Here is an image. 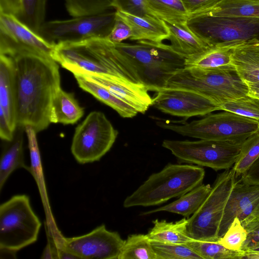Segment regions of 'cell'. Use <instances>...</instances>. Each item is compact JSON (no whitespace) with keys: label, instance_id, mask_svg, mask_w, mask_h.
<instances>
[{"label":"cell","instance_id":"cell-1","mask_svg":"<svg viewBox=\"0 0 259 259\" xmlns=\"http://www.w3.org/2000/svg\"><path fill=\"white\" fill-rule=\"evenodd\" d=\"M15 67L17 127H32L36 133L51 123L54 98L61 88L58 63L35 55L13 58Z\"/></svg>","mask_w":259,"mask_h":259},{"label":"cell","instance_id":"cell-2","mask_svg":"<svg viewBox=\"0 0 259 259\" xmlns=\"http://www.w3.org/2000/svg\"><path fill=\"white\" fill-rule=\"evenodd\" d=\"M53 59L73 74L105 75L145 85L130 61L106 38L57 44Z\"/></svg>","mask_w":259,"mask_h":259},{"label":"cell","instance_id":"cell-3","mask_svg":"<svg viewBox=\"0 0 259 259\" xmlns=\"http://www.w3.org/2000/svg\"><path fill=\"white\" fill-rule=\"evenodd\" d=\"M163 88L197 93L220 109L225 103L248 94L247 84L231 64L209 68H180L170 76Z\"/></svg>","mask_w":259,"mask_h":259},{"label":"cell","instance_id":"cell-4","mask_svg":"<svg viewBox=\"0 0 259 259\" xmlns=\"http://www.w3.org/2000/svg\"><path fill=\"white\" fill-rule=\"evenodd\" d=\"M204 168L190 164L169 163L152 174L124 200L125 208L157 205L180 197L202 183Z\"/></svg>","mask_w":259,"mask_h":259},{"label":"cell","instance_id":"cell-5","mask_svg":"<svg viewBox=\"0 0 259 259\" xmlns=\"http://www.w3.org/2000/svg\"><path fill=\"white\" fill-rule=\"evenodd\" d=\"M114 45L136 68L149 91L163 88L174 72L184 67L185 58L162 42L140 40Z\"/></svg>","mask_w":259,"mask_h":259},{"label":"cell","instance_id":"cell-6","mask_svg":"<svg viewBox=\"0 0 259 259\" xmlns=\"http://www.w3.org/2000/svg\"><path fill=\"white\" fill-rule=\"evenodd\" d=\"M223 112L208 114L189 122L176 124L159 122V126L185 137L218 141L243 143L259 131V121L236 113Z\"/></svg>","mask_w":259,"mask_h":259},{"label":"cell","instance_id":"cell-7","mask_svg":"<svg viewBox=\"0 0 259 259\" xmlns=\"http://www.w3.org/2000/svg\"><path fill=\"white\" fill-rule=\"evenodd\" d=\"M186 25L210 47H233L259 40L257 17L196 14L189 16Z\"/></svg>","mask_w":259,"mask_h":259},{"label":"cell","instance_id":"cell-8","mask_svg":"<svg viewBox=\"0 0 259 259\" xmlns=\"http://www.w3.org/2000/svg\"><path fill=\"white\" fill-rule=\"evenodd\" d=\"M41 226L29 197L25 194L12 196L0 205V248L18 251L34 243Z\"/></svg>","mask_w":259,"mask_h":259},{"label":"cell","instance_id":"cell-9","mask_svg":"<svg viewBox=\"0 0 259 259\" xmlns=\"http://www.w3.org/2000/svg\"><path fill=\"white\" fill-rule=\"evenodd\" d=\"M243 143L203 139L164 140L162 146L170 151L179 162L207 167L217 171L233 166Z\"/></svg>","mask_w":259,"mask_h":259},{"label":"cell","instance_id":"cell-10","mask_svg":"<svg viewBox=\"0 0 259 259\" xmlns=\"http://www.w3.org/2000/svg\"><path fill=\"white\" fill-rule=\"evenodd\" d=\"M237 178L232 167L217 176L202 204L188 218L187 232L191 238L208 241L218 240L224 209Z\"/></svg>","mask_w":259,"mask_h":259},{"label":"cell","instance_id":"cell-11","mask_svg":"<svg viewBox=\"0 0 259 259\" xmlns=\"http://www.w3.org/2000/svg\"><path fill=\"white\" fill-rule=\"evenodd\" d=\"M116 11L45 22L38 34L49 43L75 42L93 38H106L113 27Z\"/></svg>","mask_w":259,"mask_h":259},{"label":"cell","instance_id":"cell-12","mask_svg":"<svg viewBox=\"0 0 259 259\" xmlns=\"http://www.w3.org/2000/svg\"><path fill=\"white\" fill-rule=\"evenodd\" d=\"M117 135L103 113L91 112L75 128L71 153L80 164L98 161L110 150Z\"/></svg>","mask_w":259,"mask_h":259},{"label":"cell","instance_id":"cell-13","mask_svg":"<svg viewBox=\"0 0 259 259\" xmlns=\"http://www.w3.org/2000/svg\"><path fill=\"white\" fill-rule=\"evenodd\" d=\"M54 49L55 45L33 31L15 16L0 13V54L12 58L35 55L53 59Z\"/></svg>","mask_w":259,"mask_h":259},{"label":"cell","instance_id":"cell-14","mask_svg":"<svg viewBox=\"0 0 259 259\" xmlns=\"http://www.w3.org/2000/svg\"><path fill=\"white\" fill-rule=\"evenodd\" d=\"M124 242L118 232L102 224L81 236L64 237L63 247L78 259H118Z\"/></svg>","mask_w":259,"mask_h":259},{"label":"cell","instance_id":"cell-15","mask_svg":"<svg viewBox=\"0 0 259 259\" xmlns=\"http://www.w3.org/2000/svg\"><path fill=\"white\" fill-rule=\"evenodd\" d=\"M152 105L161 112L185 119L205 116L220 108L205 97L189 91L162 88L156 91Z\"/></svg>","mask_w":259,"mask_h":259},{"label":"cell","instance_id":"cell-16","mask_svg":"<svg viewBox=\"0 0 259 259\" xmlns=\"http://www.w3.org/2000/svg\"><path fill=\"white\" fill-rule=\"evenodd\" d=\"M17 128V100L14 59L0 54V137L6 142L14 138Z\"/></svg>","mask_w":259,"mask_h":259},{"label":"cell","instance_id":"cell-17","mask_svg":"<svg viewBox=\"0 0 259 259\" xmlns=\"http://www.w3.org/2000/svg\"><path fill=\"white\" fill-rule=\"evenodd\" d=\"M82 75L106 88L117 98L133 107L138 113H145L152 105L153 99L145 85L105 75Z\"/></svg>","mask_w":259,"mask_h":259},{"label":"cell","instance_id":"cell-18","mask_svg":"<svg viewBox=\"0 0 259 259\" xmlns=\"http://www.w3.org/2000/svg\"><path fill=\"white\" fill-rule=\"evenodd\" d=\"M259 198V185L248 183L241 178L236 180L226 203L218 236H223L233 220L240 218Z\"/></svg>","mask_w":259,"mask_h":259},{"label":"cell","instance_id":"cell-19","mask_svg":"<svg viewBox=\"0 0 259 259\" xmlns=\"http://www.w3.org/2000/svg\"><path fill=\"white\" fill-rule=\"evenodd\" d=\"M131 28L132 40H146L162 42L167 39L169 31L165 22L152 16H141L133 15L121 10H115Z\"/></svg>","mask_w":259,"mask_h":259},{"label":"cell","instance_id":"cell-20","mask_svg":"<svg viewBox=\"0 0 259 259\" xmlns=\"http://www.w3.org/2000/svg\"><path fill=\"white\" fill-rule=\"evenodd\" d=\"M231 64L246 83L259 82V40L235 46Z\"/></svg>","mask_w":259,"mask_h":259},{"label":"cell","instance_id":"cell-21","mask_svg":"<svg viewBox=\"0 0 259 259\" xmlns=\"http://www.w3.org/2000/svg\"><path fill=\"white\" fill-rule=\"evenodd\" d=\"M12 141L7 142L4 145L0 160V190L1 191L6 181L11 174L16 169L24 168L30 172V167L25 161L23 149V136L22 132L24 128L17 127Z\"/></svg>","mask_w":259,"mask_h":259},{"label":"cell","instance_id":"cell-22","mask_svg":"<svg viewBox=\"0 0 259 259\" xmlns=\"http://www.w3.org/2000/svg\"><path fill=\"white\" fill-rule=\"evenodd\" d=\"M165 23L169 31L167 39L170 47L185 58L201 53L210 47L194 34L186 23Z\"/></svg>","mask_w":259,"mask_h":259},{"label":"cell","instance_id":"cell-23","mask_svg":"<svg viewBox=\"0 0 259 259\" xmlns=\"http://www.w3.org/2000/svg\"><path fill=\"white\" fill-rule=\"evenodd\" d=\"M211 189L209 184H201L176 200L163 206L146 211L143 215L150 214L159 211H167L189 218L194 214L202 204Z\"/></svg>","mask_w":259,"mask_h":259},{"label":"cell","instance_id":"cell-24","mask_svg":"<svg viewBox=\"0 0 259 259\" xmlns=\"http://www.w3.org/2000/svg\"><path fill=\"white\" fill-rule=\"evenodd\" d=\"M80 88L111 107L123 118H132L138 112L131 106L117 98L106 88L81 74H73Z\"/></svg>","mask_w":259,"mask_h":259},{"label":"cell","instance_id":"cell-25","mask_svg":"<svg viewBox=\"0 0 259 259\" xmlns=\"http://www.w3.org/2000/svg\"><path fill=\"white\" fill-rule=\"evenodd\" d=\"M147 234L151 241L165 243L186 244L193 241L187 232L188 218L174 222L155 220Z\"/></svg>","mask_w":259,"mask_h":259},{"label":"cell","instance_id":"cell-26","mask_svg":"<svg viewBox=\"0 0 259 259\" xmlns=\"http://www.w3.org/2000/svg\"><path fill=\"white\" fill-rule=\"evenodd\" d=\"M83 114L84 109L79 105L74 95L61 88L53 101L51 123L72 124L78 121Z\"/></svg>","mask_w":259,"mask_h":259},{"label":"cell","instance_id":"cell-27","mask_svg":"<svg viewBox=\"0 0 259 259\" xmlns=\"http://www.w3.org/2000/svg\"><path fill=\"white\" fill-rule=\"evenodd\" d=\"M24 131L28 139L30 157V174L34 178L41 196L47 217V222L54 221L52 216L49 201L47 196L45 181L39 150L36 131L31 126H26Z\"/></svg>","mask_w":259,"mask_h":259},{"label":"cell","instance_id":"cell-28","mask_svg":"<svg viewBox=\"0 0 259 259\" xmlns=\"http://www.w3.org/2000/svg\"><path fill=\"white\" fill-rule=\"evenodd\" d=\"M196 14L259 18V0H219Z\"/></svg>","mask_w":259,"mask_h":259},{"label":"cell","instance_id":"cell-29","mask_svg":"<svg viewBox=\"0 0 259 259\" xmlns=\"http://www.w3.org/2000/svg\"><path fill=\"white\" fill-rule=\"evenodd\" d=\"M155 17L171 24H186L189 14L182 0H145Z\"/></svg>","mask_w":259,"mask_h":259},{"label":"cell","instance_id":"cell-30","mask_svg":"<svg viewBox=\"0 0 259 259\" xmlns=\"http://www.w3.org/2000/svg\"><path fill=\"white\" fill-rule=\"evenodd\" d=\"M234 47H210L201 53L185 58L184 67L209 68L230 64Z\"/></svg>","mask_w":259,"mask_h":259},{"label":"cell","instance_id":"cell-31","mask_svg":"<svg viewBox=\"0 0 259 259\" xmlns=\"http://www.w3.org/2000/svg\"><path fill=\"white\" fill-rule=\"evenodd\" d=\"M118 259H157L147 234L129 235L124 240Z\"/></svg>","mask_w":259,"mask_h":259},{"label":"cell","instance_id":"cell-32","mask_svg":"<svg viewBox=\"0 0 259 259\" xmlns=\"http://www.w3.org/2000/svg\"><path fill=\"white\" fill-rule=\"evenodd\" d=\"M202 259H241L245 251L229 249L217 241L193 240L186 243Z\"/></svg>","mask_w":259,"mask_h":259},{"label":"cell","instance_id":"cell-33","mask_svg":"<svg viewBox=\"0 0 259 259\" xmlns=\"http://www.w3.org/2000/svg\"><path fill=\"white\" fill-rule=\"evenodd\" d=\"M22 8L16 17L38 34L45 22L47 0H21Z\"/></svg>","mask_w":259,"mask_h":259},{"label":"cell","instance_id":"cell-34","mask_svg":"<svg viewBox=\"0 0 259 259\" xmlns=\"http://www.w3.org/2000/svg\"><path fill=\"white\" fill-rule=\"evenodd\" d=\"M259 157V131L243 143L237 160L232 167L237 178L245 172Z\"/></svg>","mask_w":259,"mask_h":259},{"label":"cell","instance_id":"cell-35","mask_svg":"<svg viewBox=\"0 0 259 259\" xmlns=\"http://www.w3.org/2000/svg\"><path fill=\"white\" fill-rule=\"evenodd\" d=\"M67 11L74 17L96 14L113 8V0H64Z\"/></svg>","mask_w":259,"mask_h":259},{"label":"cell","instance_id":"cell-36","mask_svg":"<svg viewBox=\"0 0 259 259\" xmlns=\"http://www.w3.org/2000/svg\"><path fill=\"white\" fill-rule=\"evenodd\" d=\"M151 242L157 259H202L187 244Z\"/></svg>","mask_w":259,"mask_h":259},{"label":"cell","instance_id":"cell-37","mask_svg":"<svg viewBox=\"0 0 259 259\" xmlns=\"http://www.w3.org/2000/svg\"><path fill=\"white\" fill-rule=\"evenodd\" d=\"M221 110L230 111L259 121V98L248 94L225 103L221 106Z\"/></svg>","mask_w":259,"mask_h":259},{"label":"cell","instance_id":"cell-38","mask_svg":"<svg viewBox=\"0 0 259 259\" xmlns=\"http://www.w3.org/2000/svg\"><path fill=\"white\" fill-rule=\"evenodd\" d=\"M247 232L240 220L235 218L224 235L217 241L226 248L234 250H241L246 240Z\"/></svg>","mask_w":259,"mask_h":259},{"label":"cell","instance_id":"cell-39","mask_svg":"<svg viewBox=\"0 0 259 259\" xmlns=\"http://www.w3.org/2000/svg\"><path fill=\"white\" fill-rule=\"evenodd\" d=\"M113 7L116 10L137 16L155 17L148 9L145 0H113Z\"/></svg>","mask_w":259,"mask_h":259},{"label":"cell","instance_id":"cell-40","mask_svg":"<svg viewBox=\"0 0 259 259\" xmlns=\"http://www.w3.org/2000/svg\"><path fill=\"white\" fill-rule=\"evenodd\" d=\"M132 35L130 26L116 14L114 24L106 39L113 44H118L127 39H130Z\"/></svg>","mask_w":259,"mask_h":259},{"label":"cell","instance_id":"cell-41","mask_svg":"<svg viewBox=\"0 0 259 259\" xmlns=\"http://www.w3.org/2000/svg\"><path fill=\"white\" fill-rule=\"evenodd\" d=\"M247 232V236L241 250H246L259 244V215L244 226Z\"/></svg>","mask_w":259,"mask_h":259},{"label":"cell","instance_id":"cell-42","mask_svg":"<svg viewBox=\"0 0 259 259\" xmlns=\"http://www.w3.org/2000/svg\"><path fill=\"white\" fill-rule=\"evenodd\" d=\"M219 0H182L187 11L190 15L202 11Z\"/></svg>","mask_w":259,"mask_h":259},{"label":"cell","instance_id":"cell-43","mask_svg":"<svg viewBox=\"0 0 259 259\" xmlns=\"http://www.w3.org/2000/svg\"><path fill=\"white\" fill-rule=\"evenodd\" d=\"M21 0H0V13L16 17L21 11Z\"/></svg>","mask_w":259,"mask_h":259},{"label":"cell","instance_id":"cell-44","mask_svg":"<svg viewBox=\"0 0 259 259\" xmlns=\"http://www.w3.org/2000/svg\"><path fill=\"white\" fill-rule=\"evenodd\" d=\"M48 242L43 251L40 258L41 259H59V250L53 238L47 232Z\"/></svg>","mask_w":259,"mask_h":259},{"label":"cell","instance_id":"cell-45","mask_svg":"<svg viewBox=\"0 0 259 259\" xmlns=\"http://www.w3.org/2000/svg\"><path fill=\"white\" fill-rule=\"evenodd\" d=\"M240 178L248 183L259 185V157Z\"/></svg>","mask_w":259,"mask_h":259},{"label":"cell","instance_id":"cell-46","mask_svg":"<svg viewBox=\"0 0 259 259\" xmlns=\"http://www.w3.org/2000/svg\"><path fill=\"white\" fill-rule=\"evenodd\" d=\"M16 251L5 248H0V258H16Z\"/></svg>","mask_w":259,"mask_h":259},{"label":"cell","instance_id":"cell-47","mask_svg":"<svg viewBox=\"0 0 259 259\" xmlns=\"http://www.w3.org/2000/svg\"><path fill=\"white\" fill-rule=\"evenodd\" d=\"M248 88V95L259 98V82L246 83Z\"/></svg>","mask_w":259,"mask_h":259},{"label":"cell","instance_id":"cell-48","mask_svg":"<svg viewBox=\"0 0 259 259\" xmlns=\"http://www.w3.org/2000/svg\"><path fill=\"white\" fill-rule=\"evenodd\" d=\"M258 259H259V257H258Z\"/></svg>","mask_w":259,"mask_h":259}]
</instances>
